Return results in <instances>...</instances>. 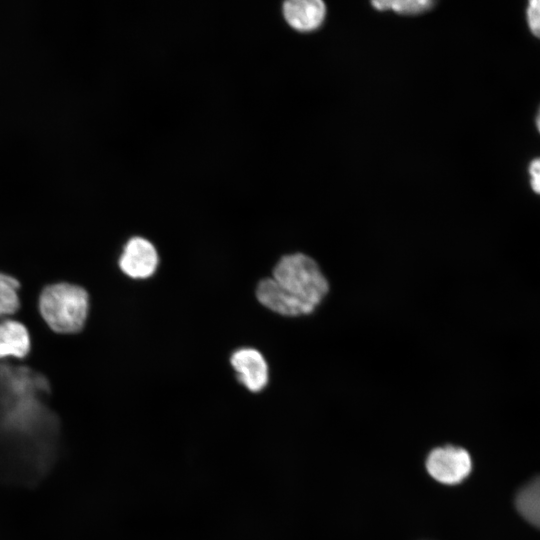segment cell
Wrapping results in <instances>:
<instances>
[{"mask_svg":"<svg viewBox=\"0 0 540 540\" xmlns=\"http://www.w3.org/2000/svg\"><path fill=\"white\" fill-rule=\"evenodd\" d=\"M535 124L538 132L540 133V107L537 111L536 118H535Z\"/></svg>","mask_w":540,"mask_h":540,"instance_id":"cell-14","label":"cell"},{"mask_svg":"<svg viewBox=\"0 0 540 540\" xmlns=\"http://www.w3.org/2000/svg\"><path fill=\"white\" fill-rule=\"evenodd\" d=\"M256 296L263 306L283 316L295 317L314 311L313 307L292 296L273 278H265L258 283Z\"/></svg>","mask_w":540,"mask_h":540,"instance_id":"cell-6","label":"cell"},{"mask_svg":"<svg viewBox=\"0 0 540 540\" xmlns=\"http://www.w3.org/2000/svg\"><path fill=\"white\" fill-rule=\"evenodd\" d=\"M230 362L238 381L251 392H259L268 383V365L264 356L254 348H240L233 352Z\"/></svg>","mask_w":540,"mask_h":540,"instance_id":"cell-5","label":"cell"},{"mask_svg":"<svg viewBox=\"0 0 540 540\" xmlns=\"http://www.w3.org/2000/svg\"><path fill=\"white\" fill-rule=\"evenodd\" d=\"M528 173L532 190L540 195V157L533 159L529 163Z\"/></svg>","mask_w":540,"mask_h":540,"instance_id":"cell-13","label":"cell"},{"mask_svg":"<svg viewBox=\"0 0 540 540\" xmlns=\"http://www.w3.org/2000/svg\"><path fill=\"white\" fill-rule=\"evenodd\" d=\"M373 7L380 11L391 10L401 15H418L430 10L434 2L430 0L373 1Z\"/></svg>","mask_w":540,"mask_h":540,"instance_id":"cell-11","label":"cell"},{"mask_svg":"<svg viewBox=\"0 0 540 540\" xmlns=\"http://www.w3.org/2000/svg\"><path fill=\"white\" fill-rule=\"evenodd\" d=\"M31 336L21 321L4 319L0 321V360L5 358H25L31 351Z\"/></svg>","mask_w":540,"mask_h":540,"instance_id":"cell-8","label":"cell"},{"mask_svg":"<svg viewBox=\"0 0 540 540\" xmlns=\"http://www.w3.org/2000/svg\"><path fill=\"white\" fill-rule=\"evenodd\" d=\"M515 505L526 521L540 528V476L530 480L519 490Z\"/></svg>","mask_w":540,"mask_h":540,"instance_id":"cell-9","label":"cell"},{"mask_svg":"<svg viewBox=\"0 0 540 540\" xmlns=\"http://www.w3.org/2000/svg\"><path fill=\"white\" fill-rule=\"evenodd\" d=\"M39 314L47 327L57 334L81 331L89 313V295L80 285L54 282L38 296Z\"/></svg>","mask_w":540,"mask_h":540,"instance_id":"cell-1","label":"cell"},{"mask_svg":"<svg viewBox=\"0 0 540 540\" xmlns=\"http://www.w3.org/2000/svg\"><path fill=\"white\" fill-rule=\"evenodd\" d=\"M158 263L159 257L154 245L142 237L128 240L119 258L121 271L133 279L152 276Z\"/></svg>","mask_w":540,"mask_h":540,"instance_id":"cell-4","label":"cell"},{"mask_svg":"<svg viewBox=\"0 0 540 540\" xmlns=\"http://www.w3.org/2000/svg\"><path fill=\"white\" fill-rule=\"evenodd\" d=\"M526 19L531 33L540 38V0H531L528 2Z\"/></svg>","mask_w":540,"mask_h":540,"instance_id":"cell-12","label":"cell"},{"mask_svg":"<svg viewBox=\"0 0 540 540\" xmlns=\"http://www.w3.org/2000/svg\"><path fill=\"white\" fill-rule=\"evenodd\" d=\"M426 469L434 480L445 485H455L468 477L472 470V460L464 448L446 445L428 454Z\"/></svg>","mask_w":540,"mask_h":540,"instance_id":"cell-3","label":"cell"},{"mask_svg":"<svg viewBox=\"0 0 540 540\" xmlns=\"http://www.w3.org/2000/svg\"><path fill=\"white\" fill-rule=\"evenodd\" d=\"M287 23L302 32L316 30L326 16V6L321 0H290L283 4Z\"/></svg>","mask_w":540,"mask_h":540,"instance_id":"cell-7","label":"cell"},{"mask_svg":"<svg viewBox=\"0 0 540 540\" xmlns=\"http://www.w3.org/2000/svg\"><path fill=\"white\" fill-rule=\"evenodd\" d=\"M272 278L292 296L314 309L329 290L318 264L302 253L283 256L275 265Z\"/></svg>","mask_w":540,"mask_h":540,"instance_id":"cell-2","label":"cell"},{"mask_svg":"<svg viewBox=\"0 0 540 540\" xmlns=\"http://www.w3.org/2000/svg\"><path fill=\"white\" fill-rule=\"evenodd\" d=\"M19 280L6 272L0 271V317L15 314L20 306Z\"/></svg>","mask_w":540,"mask_h":540,"instance_id":"cell-10","label":"cell"}]
</instances>
